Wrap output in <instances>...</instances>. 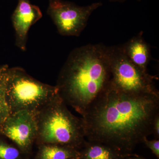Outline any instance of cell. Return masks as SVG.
Here are the masks:
<instances>
[{
    "label": "cell",
    "mask_w": 159,
    "mask_h": 159,
    "mask_svg": "<svg viewBox=\"0 0 159 159\" xmlns=\"http://www.w3.org/2000/svg\"><path fill=\"white\" fill-rule=\"evenodd\" d=\"M20 153L16 147L0 141V159H19Z\"/></svg>",
    "instance_id": "cell-13"
},
{
    "label": "cell",
    "mask_w": 159,
    "mask_h": 159,
    "mask_svg": "<svg viewBox=\"0 0 159 159\" xmlns=\"http://www.w3.org/2000/svg\"><path fill=\"white\" fill-rule=\"evenodd\" d=\"M34 114L37 129L36 142L40 145H66L78 150L85 145L82 118L71 112L59 94Z\"/></svg>",
    "instance_id": "cell-3"
},
{
    "label": "cell",
    "mask_w": 159,
    "mask_h": 159,
    "mask_svg": "<svg viewBox=\"0 0 159 159\" xmlns=\"http://www.w3.org/2000/svg\"><path fill=\"white\" fill-rule=\"evenodd\" d=\"M143 143L151 150L153 154L159 158V139L153 140H148L147 138L145 139Z\"/></svg>",
    "instance_id": "cell-14"
},
{
    "label": "cell",
    "mask_w": 159,
    "mask_h": 159,
    "mask_svg": "<svg viewBox=\"0 0 159 159\" xmlns=\"http://www.w3.org/2000/svg\"><path fill=\"white\" fill-rule=\"evenodd\" d=\"M109 1L112 2L123 3L126 2V1H128V0H109ZM136 1H138V2H141L142 0H136Z\"/></svg>",
    "instance_id": "cell-18"
},
{
    "label": "cell",
    "mask_w": 159,
    "mask_h": 159,
    "mask_svg": "<svg viewBox=\"0 0 159 159\" xmlns=\"http://www.w3.org/2000/svg\"><path fill=\"white\" fill-rule=\"evenodd\" d=\"M153 134L157 139L159 138V115L156 118L154 122Z\"/></svg>",
    "instance_id": "cell-15"
},
{
    "label": "cell",
    "mask_w": 159,
    "mask_h": 159,
    "mask_svg": "<svg viewBox=\"0 0 159 159\" xmlns=\"http://www.w3.org/2000/svg\"><path fill=\"white\" fill-rule=\"evenodd\" d=\"M3 134L23 152L31 149L37 136V124L34 112L20 111L11 113L2 125Z\"/></svg>",
    "instance_id": "cell-7"
},
{
    "label": "cell",
    "mask_w": 159,
    "mask_h": 159,
    "mask_svg": "<svg viewBox=\"0 0 159 159\" xmlns=\"http://www.w3.org/2000/svg\"><path fill=\"white\" fill-rule=\"evenodd\" d=\"M102 6L101 2L81 6L64 0H49L47 13L61 35L79 36L86 27L91 14Z\"/></svg>",
    "instance_id": "cell-6"
},
{
    "label": "cell",
    "mask_w": 159,
    "mask_h": 159,
    "mask_svg": "<svg viewBox=\"0 0 159 159\" xmlns=\"http://www.w3.org/2000/svg\"><path fill=\"white\" fill-rule=\"evenodd\" d=\"M124 159H145L144 158L141 157L137 155H135L131 156H129L125 158Z\"/></svg>",
    "instance_id": "cell-17"
},
{
    "label": "cell",
    "mask_w": 159,
    "mask_h": 159,
    "mask_svg": "<svg viewBox=\"0 0 159 159\" xmlns=\"http://www.w3.org/2000/svg\"><path fill=\"white\" fill-rule=\"evenodd\" d=\"M38 159H79V150L73 147L53 144H40Z\"/></svg>",
    "instance_id": "cell-11"
},
{
    "label": "cell",
    "mask_w": 159,
    "mask_h": 159,
    "mask_svg": "<svg viewBox=\"0 0 159 159\" xmlns=\"http://www.w3.org/2000/svg\"><path fill=\"white\" fill-rule=\"evenodd\" d=\"M111 79L106 46L89 44L71 51L60 72L56 86L65 103L82 116Z\"/></svg>",
    "instance_id": "cell-2"
},
{
    "label": "cell",
    "mask_w": 159,
    "mask_h": 159,
    "mask_svg": "<svg viewBox=\"0 0 159 159\" xmlns=\"http://www.w3.org/2000/svg\"><path fill=\"white\" fill-rule=\"evenodd\" d=\"M42 16L39 7L31 4L29 0H18L11 20L15 33L16 46L20 50L26 51L29 29Z\"/></svg>",
    "instance_id": "cell-8"
},
{
    "label": "cell",
    "mask_w": 159,
    "mask_h": 159,
    "mask_svg": "<svg viewBox=\"0 0 159 159\" xmlns=\"http://www.w3.org/2000/svg\"><path fill=\"white\" fill-rule=\"evenodd\" d=\"M81 149L79 159H124L136 155L123 153L109 145L89 141Z\"/></svg>",
    "instance_id": "cell-10"
},
{
    "label": "cell",
    "mask_w": 159,
    "mask_h": 159,
    "mask_svg": "<svg viewBox=\"0 0 159 159\" xmlns=\"http://www.w3.org/2000/svg\"><path fill=\"white\" fill-rule=\"evenodd\" d=\"M111 76V82L127 93L159 95L155 80L157 77L142 70L129 59L120 46H106Z\"/></svg>",
    "instance_id": "cell-5"
},
{
    "label": "cell",
    "mask_w": 159,
    "mask_h": 159,
    "mask_svg": "<svg viewBox=\"0 0 159 159\" xmlns=\"http://www.w3.org/2000/svg\"><path fill=\"white\" fill-rule=\"evenodd\" d=\"M142 32L120 46L123 53L134 64L147 71L151 55L150 47L144 39Z\"/></svg>",
    "instance_id": "cell-9"
},
{
    "label": "cell",
    "mask_w": 159,
    "mask_h": 159,
    "mask_svg": "<svg viewBox=\"0 0 159 159\" xmlns=\"http://www.w3.org/2000/svg\"><path fill=\"white\" fill-rule=\"evenodd\" d=\"M5 77L2 82L0 84V125H1L11 114L10 107L6 99Z\"/></svg>",
    "instance_id": "cell-12"
},
{
    "label": "cell",
    "mask_w": 159,
    "mask_h": 159,
    "mask_svg": "<svg viewBox=\"0 0 159 159\" xmlns=\"http://www.w3.org/2000/svg\"><path fill=\"white\" fill-rule=\"evenodd\" d=\"M159 115V95L127 93L110 83L82 116L89 142L132 154L137 145L153 134Z\"/></svg>",
    "instance_id": "cell-1"
},
{
    "label": "cell",
    "mask_w": 159,
    "mask_h": 159,
    "mask_svg": "<svg viewBox=\"0 0 159 159\" xmlns=\"http://www.w3.org/2000/svg\"><path fill=\"white\" fill-rule=\"evenodd\" d=\"M5 92L11 113L20 111L35 112L59 95L56 86L40 82L18 67L6 71Z\"/></svg>",
    "instance_id": "cell-4"
},
{
    "label": "cell",
    "mask_w": 159,
    "mask_h": 159,
    "mask_svg": "<svg viewBox=\"0 0 159 159\" xmlns=\"http://www.w3.org/2000/svg\"><path fill=\"white\" fill-rule=\"evenodd\" d=\"M9 68L7 65L0 66V84L4 80L6 71Z\"/></svg>",
    "instance_id": "cell-16"
}]
</instances>
